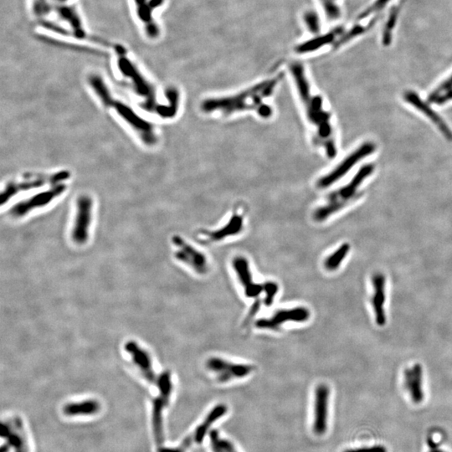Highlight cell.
Wrapping results in <instances>:
<instances>
[{
    "label": "cell",
    "mask_w": 452,
    "mask_h": 452,
    "mask_svg": "<svg viewBox=\"0 0 452 452\" xmlns=\"http://www.w3.org/2000/svg\"><path fill=\"white\" fill-rule=\"evenodd\" d=\"M281 78L282 75H278L273 79L266 80L234 95L209 98L203 102L201 110L205 113L214 112L223 116L256 111L262 119H269L272 116V108L264 101L272 95Z\"/></svg>",
    "instance_id": "cell-1"
},
{
    "label": "cell",
    "mask_w": 452,
    "mask_h": 452,
    "mask_svg": "<svg viewBox=\"0 0 452 452\" xmlns=\"http://www.w3.org/2000/svg\"><path fill=\"white\" fill-rule=\"evenodd\" d=\"M290 71L298 95L304 107L307 120L314 129H316L315 139L318 144L324 148L327 157L332 159L337 154L336 144L332 136L330 114L323 108V98L311 92L309 81L302 64L298 62L291 64Z\"/></svg>",
    "instance_id": "cell-2"
},
{
    "label": "cell",
    "mask_w": 452,
    "mask_h": 452,
    "mask_svg": "<svg viewBox=\"0 0 452 452\" xmlns=\"http://www.w3.org/2000/svg\"><path fill=\"white\" fill-rule=\"evenodd\" d=\"M114 50L116 55V65L122 75L132 82L135 92L145 100V107L149 111L158 113L160 106H158L156 91L149 81L143 75L135 62L130 58L127 49L122 45H116Z\"/></svg>",
    "instance_id": "cell-3"
},
{
    "label": "cell",
    "mask_w": 452,
    "mask_h": 452,
    "mask_svg": "<svg viewBox=\"0 0 452 452\" xmlns=\"http://www.w3.org/2000/svg\"><path fill=\"white\" fill-rule=\"evenodd\" d=\"M373 171L374 165L372 164H367L360 168L349 184L339 190L331 193V195L327 198V202L314 210L312 213L313 221L316 222H323L329 218L330 216L343 209L348 205L350 200L355 197L358 188Z\"/></svg>",
    "instance_id": "cell-4"
},
{
    "label": "cell",
    "mask_w": 452,
    "mask_h": 452,
    "mask_svg": "<svg viewBox=\"0 0 452 452\" xmlns=\"http://www.w3.org/2000/svg\"><path fill=\"white\" fill-rule=\"evenodd\" d=\"M159 396L152 401V425L155 442L162 447L164 442V410L170 401L173 382L170 371H164L158 377Z\"/></svg>",
    "instance_id": "cell-5"
},
{
    "label": "cell",
    "mask_w": 452,
    "mask_h": 452,
    "mask_svg": "<svg viewBox=\"0 0 452 452\" xmlns=\"http://www.w3.org/2000/svg\"><path fill=\"white\" fill-rule=\"evenodd\" d=\"M205 367L220 384L245 379L251 375L254 369L251 364L233 363L220 357L209 358L205 363Z\"/></svg>",
    "instance_id": "cell-6"
},
{
    "label": "cell",
    "mask_w": 452,
    "mask_h": 452,
    "mask_svg": "<svg viewBox=\"0 0 452 452\" xmlns=\"http://www.w3.org/2000/svg\"><path fill=\"white\" fill-rule=\"evenodd\" d=\"M69 178H70L69 172L61 171V172L52 173V174L30 176V177H26L25 180L21 181V182L9 183L5 186V189L1 194V198H0L1 205H4L6 204L10 199L13 198L19 192L37 189V188L44 186L48 184H61V182L64 180H68Z\"/></svg>",
    "instance_id": "cell-7"
},
{
    "label": "cell",
    "mask_w": 452,
    "mask_h": 452,
    "mask_svg": "<svg viewBox=\"0 0 452 452\" xmlns=\"http://www.w3.org/2000/svg\"><path fill=\"white\" fill-rule=\"evenodd\" d=\"M119 116L134 130L146 145L152 146L157 143V135L154 127L149 122L143 119L125 103L115 100L111 106Z\"/></svg>",
    "instance_id": "cell-8"
},
{
    "label": "cell",
    "mask_w": 452,
    "mask_h": 452,
    "mask_svg": "<svg viewBox=\"0 0 452 452\" xmlns=\"http://www.w3.org/2000/svg\"><path fill=\"white\" fill-rule=\"evenodd\" d=\"M311 311L306 307H295L285 308L276 311L270 318H261L256 322L258 329L268 330L277 332L286 323H303L309 320Z\"/></svg>",
    "instance_id": "cell-9"
},
{
    "label": "cell",
    "mask_w": 452,
    "mask_h": 452,
    "mask_svg": "<svg viewBox=\"0 0 452 452\" xmlns=\"http://www.w3.org/2000/svg\"><path fill=\"white\" fill-rule=\"evenodd\" d=\"M66 189V184L62 183L55 184V186L51 187L48 190L37 193L27 200H22L21 202L16 204L9 210V214L14 218L24 217L34 209H41L49 205L53 200L62 195Z\"/></svg>",
    "instance_id": "cell-10"
},
{
    "label": "cell",
    "mask_w": 452,
    "mask_h": 452,
    "mask_svg": "<svg viewBox=\"0 0 452 452\" xmlns=\"http://www.w3.org/2000/svg\"><path fill=\"white\" fill-rule=\"evenodd\" d=\"M135 14L143 25V30L148 39L156 40L161 34V29L154 18L156 9L164 5L165 0H132Z\"/></svg>",
    "instance_id": "cell-11"
},
{
    "label": "cell",
    "mask_w": 452,
    "mask_h": 452,
    "mask_svg": "<svg viewBox=\"0 0 452 452\" xmlns=\"http://www.w3.org/2000/svg\"><path fill=\"white\" fill-rule=\"evenodd\" d=\"M172 242L177 247L174 257L179 262L189 266L200 275L206 274L209 270V262L204 253L191 246L190 244L187 243L182 237L179 235L173 237Z\"/></svg>",
    "instance_id": "cell-12"
},
{
    "label": "cell",
    "mask_w": 452,
    "mask_h": 452,
    "mask_svg": "<svg viewBox=\"0 0 452 452\" xmlns=\"http://www.w3.org/2000/svg\"><path fill=\"white\" fill-rule=\"evenodd\" d=\"M92 219V200L82 195L77 200L75 223L71 231V239L76 245H84L89 239V232Z\"/></svg>",
    "instance_id": "cell-13"
},
{
    "label": "cell",
    "mask_w": 452,
    "mask_h": 452,
    "mask_svg": "<svg viewBox=\"0 0 452 452\" xmlns=\"http://www.w3.org/2000/svg\"><path fill=\"white\" fill-rule=\"evenodd\" d=\"M375 147L373 143H366L361 147H359L357 150L351 153L348 157L346 158L341 164H339L336 168L327 173L325 176L319 179L318 181V188L319 189H327L331 186L334 183L343 177L348 171L357 164L358 162L361 159H364L368 155H370L375 151Z\"/></svg>",
    "instance_id": "cell-14"
},
{
    "label": "cell",
    "mask_w": 452,
    "mask_h": 452,
    "mask_svg": "<svg viewBox=\"0 0 452 452\" xmlns=\"http://www.w3.org/2000/svg\"><path fill=\"white\" fill-rule=\"evenodd\" d=\"M330 389L326 384H319L314 390L313 412L311 429L317 436L327 432L329 412Z\"/></svg>",
    "instance_id": "cell-15"
},
{
    "label": "cell",
    "mask_w": 452,
    "mask_h": 452,
    "mask_svg": "<svg viewBox=\"0 0 452 452\" xmlns=\"http://www.w3.org/2000/svg\"><path fill=\"white\" fill-rule=\"evenodd\" d=\"M54 10L60 19L67 24L69 30L71 32L74 39L80 41L88 39V33L85 28L82 16L75 6L70 5L69 3L61 4L55 5Z\"/></svg>",
    "instance_id": "cell-16"
},
{
    "label": "cell",
    "mask_w": 452,
    "mask_h": 452,
    "mask_svg": "<svg viewBox=\"0 0 452 452\" xmlns=\"http://www.w3.org/2000/svg\"><path fill=\"white\" fill-rule=\"evenodd\" d=\"M232 266L237 273L239 282L243 287L246 298L252 299L263 293V284L256 283L253 281L250 264L246 257L241 256L234 257L232 261Z\"/></svg>",
    "instance_id": "cell-17"
},
{
    "label": "cell",
    "mask_w": 452,
    "mask_h": 452,
    "mask_svg": "<svg viewBox=\"0 0 452 452\" xmlns=\"http://www.w3.org/2000/svg\"><path fill=\"white\" fill-rule=\"evenodd\" d=\"M124 348L126 352L129 353L135 365L141 371L145 380L151 384H157L158 377L153 370L152 359L149 353L135 341L127 342Z\"/></svg>",
    "instance_id": "cell-18"
},
{
    "label": "cell",
    "mask_w": 452,
    "mask_h": 452,
    "mask_svg": "<svg viewBox=\"0 0 452 452\" xmlns=\"http://www.w3.org/2000/svg\"><path fill=\"white\" fill-rule=\"evenodd\" d=\"M372 283L374 287L372 305L375 311V322L378 325L382 327L386 323V314L384 310L386 278L382 273H375L373 276Z\"/></svg>",
    "instance_id": "cell-19"
},
{
    "label": "cell",
    "mask_w": 452,
    "mask_h": 452,
    "mask_svg": "<svg viewBox=\"0 0 452 452\" xmlns=\"http://www.w3.org/2000/svg\"><path fill=\"white\" fill-rule=\"evenodd\" d=\"M244 228V217L241 214H232L230 220L222 227L212 231H207L204 234V241L207 243H215L224 241L225 239L237 237L241 234Z\"/></svg>",
    "instance_id": "cell-20"
},
{
    "label": "cell",
    "mask_w": 452,
    "mask_h": 452,
    "mask_svg": "<svg viewBox=\"0 0 452 452\" xmlns=\"http://www.w3.org/2000/svg\"><path fill=\"white\" fill-rule=\"evenodd\" d=\"M405 98L409 104H411L416 109L421 111L425 116H428L433 123L438 127L439 130L443 133L445 139L452 141V131L450 129V127H448L447 124L436 111H433L425 102L421 100L416 92L407 91L405 94Z\"/></svg>",
    "instance_id": "cell-21"
},
{
    "label": "cell",
    "mask_w": 452,
    "mask_h": 452,
    "mask_svg": "<svg viewBox=\"0 0 452 452\" xmlns=\"http://www.w3.org/2000/svg\"><path fill=\"white\" fill-rule=\"evenodd\" d=\"M405 384L414 402L420 404L424 400L423 391V368L421 364H416L405 371Z\"/></svg>",
    "instance_id": "cell-22"
},
{
    "label": "cell",
    "mask_w": 452,
    "mask_h": 452,
    "mask_svg": "<svg viewBox=\"0 0 452 452\" xmlns=\"http://www.w3.org/2000/svg\"><path fill=\"white\" fill-rule=\"evenodd\" d=\"M227 412L228 407L225 404H218L213 407L192 435L194 442L197 444L202 443L212 426L224 417Z\"/></svg>",
    "instance_id": "cell-23"
},
{
    "label": "cell",
    "mask_w": 452,
    "mask_h": 452,
    "mask_svg": "<svg viewBox=\"0 0 452 452\" xmlns=\"http://www.w3.org/2000/svg\"><path fill=\"white\" fill-rule=\"evenodd\" d=\"M101 404L97 400L88 399L77 402H71L64 405L62 411L69 417L94 416L101 410Z\"/></svg>",
    "instance_id": "cell-24"
},
{
    "label": "cell",
    "mask_w": 452,
    "mask_h": 452,
    "mask_svg": "<svg viewBox=\"0 0 452 452\" xmlns=\"http://www.w3.org/2000/svg\"><path fill=\"white\" fill-rule=\"evenodd\" d=\"M343 29L341 27L337 28L336 30H332L329 33H327L323 35H318L313 39L305 41L303 43L298 45L296 47V51L299 54H306L311 53L319 50L323 46H327L329 44L333 43L336 37L339 34H343Z\"/></svg>",
    "instance_id": "cell-25"
},
{
    "label": "cell",
    "mask_w": 452,
    "mask_h": 452,
    "mask_svg": "<svg viewBox=\"0 0 452 452\" xmlns=\"http://www.w3.org/2000/svg\"><path fill=\"white\" fill-rule=\"evenodd\" d=\"M88 82L90 87L93 90L95 95L99 98L101 103H103L105 107H111L115 102V99L111 95V91L103 78L97 74H92L89 76Z\"/></svg>",
    "instance_id": "cell-26"
},
{
    "label": "cell",
    "mask_w": 452,
    "mask_h": 452,
    "mask_svg": "<svg viewBox=\"0 0 452 452\" xmlns=\"http://www.w3.org/2000/svg\"><path fill=\"white\" fill-rule=\"evenodd\" d=\"M350 251V245L348 243H344L339 246L334 252L329 254L328 257H326L323 262L324 268L327 271H335L339 268V266H341L343 261L345 260L346 257L348 256Z\"/></svg>",
    "instance_id": "cell-27"
},
{
    "label": "cell",
    "mask_w": 452,
    "mask_h": 452,
    "mask_svg": "<svg viewBox=\"0 0 452 452\" xmlns=\"http://www.w3.org/2000/svg\"><path fill=\"white\" fill-rule=\"evenodd\" d=\"M209 436L211 452H239L234 444L221 436L217 430H211Z\"/></svg>",
    "instance_id": "cell-28"
},
{
    "label": "cell",
    "mask_w": 452,
    "mask_h": 452,
    "mask_svg": "<svg viewBox=\"0 0 452 452\" xmlns=\"http://www.w3.org/2000/svg\"><path fill=\"white\" fill-rule=\"evenodd\" d=\"M52 0H30V9L34 17L44 21L54 10Z\"/></svg>",
    "instance_id": "cell-29"
},
{
    "label": "cell",
    "mask_w": 452,
    "mask_h": 452,
    "mask_svg": "<svg viewBox=\"0 0 452 452\" xmlns=\"http://www.w3.org/2000/svg\"><path fill=\"white\" fill-rule=\"evenodd\" d=\"M398 14H399V10L397 8H394L392 11L390 12L389 18L387 21L385 28L383 31V36H382V42L384 46H389L392 41V30L396 26V22H397Z\"/></svg>",
    "instance_id": "cell-30"
},
{
    "label": "cell",
    "mask_w": 452,
    "mask_h": 452,
    "mask_svg": "<svg viewBox=\"0 0 452 452\" xmlns=\"http://www.w3.org/2000/svg\"><path fill=\"white\" fill-rule=\"evenodd\" d=\"M305 25L307 26V30L314 34H319L321 29L320 18L316 12L309 10L305 13L304 17Z\"/></svg>",
    "instance_id": "cell-31"
},
{
    "label": "cell",
    "mask_w": 452,
    "mask_h": 452,
    "mask_svg": "<svg viewBox=\"0 0 452 452\" xmlns=\"http://www.w3.org/2000/svg\"><path fill=\"white\" fill-rule=\"evenodd\" d=\"M278 291H279V286L277 282L267 281L263 283V293L265 294L263 300L264 304L267 307L272 304Z\"/></svg>",
    "instance_id": "cell-32"
},
{
    "label": "cell",
    "mask_w": 452,
    "mask_h": 452,
    "mask_svg": "<svg viewBox=\"0 0 452 452\" xmlns=\"http://www.w3.org/2000/svg\"><path fill=\"white\" fill-rule=\"evenodd\" d=\"M365 30L366 29L364 26H361V25H355V26H353L349 31L347 32L345 34H343L339 41H337L336 42L334 43V48L337 49V48L340 47V46H343L344 44L348 43V41H351V40L353 39L355 37L359 36L360 34L364 33Z\"/></svg>",
    "instance_id": "cell-33"
},
{
    "label": "cell",
    "mask_w": 452,
    "mask_h": 452,
    "mask_svg": "<svg viewBox=\"0 0 452 452\" xmlns=\"http://www.w3.org/2000/svg\"><path fill=\"white\" fill-rule=\"evenodd\" d=\"M320 2L323 5L326 15L329 19L333 21L340 17L341 11L334 0H320Z\"/></svg>",
    "instance_id": "cell-34"
},
{
    "label": "cell",
    "mask_w": 452,
    "mask_h": 452,
    "mask_svg": "<svg viewBox=\"0 0 452 452\" xmlns=\"http://www.w3.org/2000/svg\"><path fill=\"white\" fill-rule=\"evenodd\" d=\"M193 436H189L184 439L182 441V443L180 444L179 446L174 448H159V452H187L188 449L190 447L191 444L193 442Z\"/></svg>",
    "instance_id": "cell-35"
},
{
    "label": "cell",
    "mask_w": 452,
    "mask_h": 452,
    "mask_svg": "<svg viewBox=\"0 0 452 452\" xmlns=\"http://www.w3.org/2000/svg\"><path fill=\"white\" fill-rule=\"evenodd\" d=\"M451 88L452 75L449 78V79L446 80V81L444 82L443 84H441V86L436 90V91H433V92L430 94L429 97V102H430V103H434L436 98H437L439 95H441V94L442 93V91H448V90H450V89Z\"/></svg>",
    "instance_id": "cell-36"
},
{
    "label": "cell",
    "mask_w": 452,
    "mask_h": 452,
    "mask_svg": "<svg viewBox=\"0 0 452 452\" xmlns=\"http://www.w3.org/2000/svg\"><path fill=\"white\" fill-rule=\"evenodd\" d=\"M343 452H387L386 448L383 445H375L371 447L357 448V449H349Z\"/></svg>",
    "instance_id": "cell-37"
},
{
    "label": "cell",
    "mask_w": 452,
    "mask_h": 452,
    "mask_svg": "<svg viewBox=\"0 0 452 452\" xmlns=\"http://www.w3.org/2000/svg\"><path fill=\"white\" fill-rule=\"evenodd\" d=\"M450 100H452V88L450 89V90H448L446 93L439 95L436 98L434 103H437V104L439 105H441L444 104V103H446L448 101Z\"/></svg>",
    "instance_id": "cell-38"
},
{
    "label": "cell",
    "mask_w": 452,
    "mask_h": 452,
    "mask_svg": "<svg viewBox=\"0 0 452 452\" xmlns=\"http://www.w3.org/2000/svg\"><path fill=\"white\" fill-rule=\"evenodd\" d=\"M52 1L55 3V5H61V4H67L70 0H52Z\"/></svg>",
    "instance_id": "cell-39"
},
{
    "label": "cell",
    "mask_w": 452,
    "mask_h": 452,
    "mask_svg": "<svg viewBox=\"0 0 452 452\" xmlns=\"http://www.w3.org/2000/svg\"><path fill=\"white\" fill-rule=\"evenodd\" d=\"M27 447H21L16 449L15 452H27Z\"/></svg>",
    "instance_id": "cell-40"
}]
</instances>
